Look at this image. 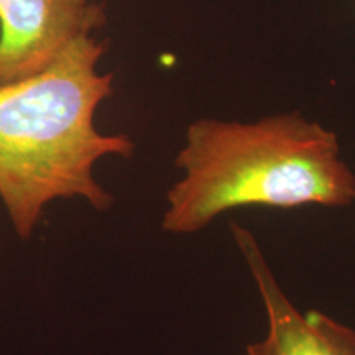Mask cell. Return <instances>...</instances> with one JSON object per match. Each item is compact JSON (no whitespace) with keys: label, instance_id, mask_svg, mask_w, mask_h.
I'll list each match as a JSON object with an SVG mask.
<instances>
[{"label":"cell","instance_id":"cell-4","mask_svg":"<svg viewBox=\"0 0 355 355\" xmlns=\"http://www.w3.org/2000/svg\"><path fill=\"white\" fill-rule=\"evenodd\" d=\"M232 237L259 288L266 314L263 339L247 345V355H355V329L322 311H301L279 286L255 235L232 222Z\"/></svg>","mask_w":355,"mask_h":355},{"label":"cell","instance_id":"cell-3","mask_svg":"<svg viewBox=\"0 0 355 355\" xmlns=\"http://www.w3.org/2000/svg\"><path fill=\"white\" fill-rule=\"evenodd\" d=\"M105 20L97 0H0V86L37 76Z\"/></svg>","mask_w":355,"mask_h":355},{"label":"cell","instance_id":"cell-1","mask_svg":"<svg viewBox=\"0 0 355 355\" xmlns=\"http://www.w3.org/2000/svg\"><path fill=\"white\" fill-rule=\"evenodd\" d=\"M104 50L86 35L37 76L0 86V201L24 241L58 199H83L96 211L112 207L96 165L110 155L130 158L135 144L96 127L97 107L114 83L97 69Z\"/></svg>","mask_w":355,"mask_h":355},{"label":"cell","instance_id":"cell-2","mask_svg":"<svg viewBox=\"0 0 355 355\" xmlns=\"http://www.w3.org/2000/svg\"><path fill=\"white\" fill-rule=\"evenodd\" d=\"M175 165L183 176L166 193L162 229L189 235L239 207H347L355 173L336 132L298 112L257 122L199 119L186 130Z\"/></svg>","mask_w":355,"mask_h":355}]
</instances>
